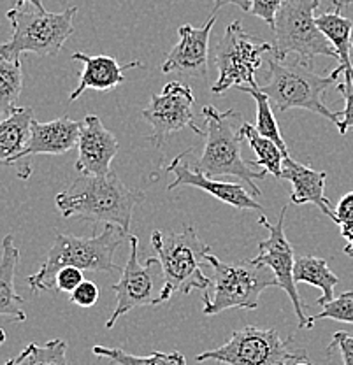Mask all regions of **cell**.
<instances>
[{"label":"cell","mask_w":353,"mask_h":365,"mask_svg":"<svg viewBox=\"0 0 353 365\" xmlns=\"http://www.w3.org/2000/svg\"><path fill=\"white\" fill-rule=\"evenodd\" d=\"M79 132H81V121H74L66 116L46 123L34 120L29 144L14 165L18 167V176L26 180L32 174L30 158L34 155H63L78 148Z\"/></svg>","instance_id":"9a60e30c"},{"label":"cell","mask_w":353,"mask_h":365,"mask_svg":"<svg viewBox=\"0 0 353 365\" xmlns=\"http://www.w3.org/2000/svg\"><path fill=\"white\" fill-rule=\"evenodd\" d=\"M203 116L206 120V143H204L203 155H200L197 167L206 176H234L245 181L253 190V195L260 197L262 192L255 181L264 180L267 170H255L253 162H246L241 157L242 143V123L234 109L218 111L215 106H206L203 109Z\"/></svg>","instance_id":"3957f363"},{"label":"cell","mask_w":353,"mask_h":365,"mask_svg":"<svg viewBox=\"0 0 353 365\" xmlns=\"http://www.w3.org/2000/svg\"><path fill=\"white\" fill-rule=\"evenodd\" d=\"M128 242H131V255H128L127 264L120 279L111 284V290L116 294V307L111 318L106 322V329H113L118 319L135 307L162 304L160 295L164 290V271H162L160 260L153 257L141 264L138 255L139 239L131 234Z\"/></svg>","instance_id":"8fae6325"},{"label":"cell","mask_w":353,"mask_h":365,"mask_svg":"<svg viewBox=\"0 0 353 365\" xmlns=\"http://www.w3.org/2000/svg\"><path fill=\"white\" fill-rule=\"evenodd\" d=\"M294 365H311V362H309V360H305V362H297V364H294Z\"/></svg>","instance_id":"f35d334b"},{"label":"cell","mask_w":353,"mask_h":365,"mask_svg":"<svg viewBox=\"0 0 353 365\" xmlns=\"http://www.w3.org/2000/svg\"><path fill=\"white\" fill-rule=\"evenodd\" d=\"M78 7H67L62 13H49L44 7L32 4H16L7 11V20L13 26V36L2 44L0 55L6 58H20L21 53H36L39 56H55L74 34V14Z\"/></svg>","instance_id":"8992f818"},{"label":"cell","mask_w":353,"mask_h":365,"mask_svg":"<svg viewBox=\"0 0 353 365\" xmlns=\"http://www.w3.org/2000/svg\"><path fill=\"white\" fill-rule=\"evenodd\" d=\"M332 4L336 9L341 11V9H344V7L353 6V0H332Z\"/></svg>","instance_id":"d590c367"},{"label":"cell","mask_w":353,"mask_h":365,"mask_svg":"<svg viewBox=\"0 0 353 365\" xmlns=\"http://www.w3.org/2000/svg\"><path fill=\"white\" fill-rule=\"evenodd\" d=\"M187 151L181 153L180 157L174 158L165 167V170L174 174V181L167 185L169 192L176 190L178 186H193V188H199L203 192L210 193L211 197L218 199L220 202L230 205V207L245 209V211H264V207L253 199L252 193L246 192L242 185H239V182L213 180V178L206 176L199 167L190 165L187 160H185Z\"/></svg>","instance_id":"5bb4252c"},{"label":"cell","mask_w":353,"mask_h":365,"mask_svg":"<svg viewBox=\"0 0 353 365\" xmlns=\"http://www.w3.org/2000/svg\"><path fill=\"white\" fill-rule=\"evenodd\" d=\"M350 63L353 67V41H352V48H350Z\"/></svg>","instance_id":"74e56055"},{"label":"cell","mask_w":353,"mask_h":365,"mask_svg":"<svg viewBox=\"0 0 353 365\" xmlns=\"http://www.w3.org/2000/svg\"><path fill=\"white\" fill-rule=\"evenodd\" d=\"M193 101L195 98L192 88L178 81L167 83L162 93L151 95L150 106L143 109L141 116L150 123V140L155 146L160 148L167 137L183 128H192L200 137L206 135V132L200 130L193 120Z\"/></svg>","instance_id":"7c38bea8"},{"label":"cell","mask_w":353,"mask_h":365,"mask_svg":"<svg viewBox=\"0 0 353 365\" xmlns=\"http://www.w3.org/2000/svg\"><path fill=\"white\" fill-rule=\"evenodd\" d=\"M237 90L245 91V93L252 95V97L255 98V104H257L255 128L257 130H259L264 137H267V139L275 140V143L282 148L285 158L290 157V155H288L287 144H285V140H283L282 132H280V125H278V121H276L275 109H272L271 101H269L267 95L260 90V86H257V88H253V86H239Z\"/></svg>","instance_id":"83f0119b"},{"label":"cell","mask_w":353,"mask_h":365,"mask_svg":"<svg viewBox=\"0 0 353 365\" xmlns=\"http://www.w3.org/2000/svg\"><path fill=\"white\" fill-rule=\"evenodd\" d=\"M283 6V0H252V9L250 13L253 16L260 18L262 21L267 23L271 29H275L276 16Z\"/></svg>","instance_id":"4dcf8cb0"},{"label":"cell","mask_w":353,"mask_h":365,"mask_svg":"<svg viewBox=\"0 0 353 365\" xmlns=\"http://www.w3.org/2000/svg\"><path fill=\"white\" fill-rule=\"evenodd\" d=\"M24 90V68H21L20 58H6L0 60V113L4 118L7 116L14 108L16 101L20 98Z\"/></svg>","instance_id":"4316f807"},{"label":"cell","mask_w":353,"mask_h":365,"mask_svg":"<svg viewBox=\"0 0 353 365\" xmlns=\"http://www.w3.org/2000/svg\"><path fill=\"white\" fill-rule=\"evenodd\" d=\"M143 200L144 192L125 186L115 170L104 176L83 174L55 197L56 207L63 218L116 225L127 234L135 205Z\"/></svg>","instance_id":"6da1fadb"},{"label":"cell","mask_w":353,"mask_h":365,"mask_svg":"<svg viewBox=\"0 0 353 365\" xmlns=\"http://www.w3.org/2000/svg\"><path fill=\"white\" fill-rule=\"evenodd\" d=\"M320 319H334V322L352 323L353 325V292H343L336 299L322 306V311L314 317L307 318V330L314 327Z\"/></svg>","instance_id":"f1b7e54d"},{"label":"cell","mask_w":353,"mask_h":365,"mask_svg":"<svg viewBox=\"0 0 353 365\" xmlns=\"http://www.w3.org/2000/svg\"><path fill=\"white\" fill-rule=\"evenodd\" d=\"M223 6H237L242 11H246V13H250V9H252V0H215V6H213L211 13L218 14L220 7Z\"/></svg>","instance_id":"e575fe53"},{"label":"cell","mask_w":353,"mask_h":365,"mask_svg":"<svg viewBox=\"0 0 353 365\" xmlns=\"http://www.w3.org/2000/svg\"><path fill=\"white\" fill-rule=\"evenodd\" d=\"M98 297H101V288L93 283V281L85 279L74 292L69 295L71 302L79 307H92L97 304Z\"/></svg>","instance_id":"1f68e13d"},{"label":"cell","mask_w":353,"mask_h":365,"mask_svg":"<svg viewBox=\"0 0 353 365\" xmlns=\"http://www.w3.org/2000/svg\"><path fill=\"white\" fill-rule=\"evenodd\" d=\"M282 180L290 181L292 193L290 202L295 205L313 204L334 220V207L330 200L325 197V181H327V173L322 170H313L311 165L299 163L290 157L285 158Z\"/></svg>","instance_id":"d6986e66"},{"label":"cell","mask_w":353,"mask_h":365,"mask_svg":"<svg viewBox=\"0 0 353 365\" xmlns=\"http://www.w3.org/2000/svg\"><path fill=\"white\" fill-rule=\"evenodd\" d=\"M116 137L104 127L102 120L88 114L81 121L76 169L86 176H104L111 173V162L118 153Z\"/></svg>","instance_id":"e0dca14e"},{"label":"cell","mask_w":353,"mask_h":365,"mask_svg":"<svg viewBox=\"0 0 353 365\" xmlns=\"http://www.w3.org/2000/svg\"><path fill=\"white\" fill-rule=\"evenodd\" d=\"M330 85H337L332 74L318 76L313 71V62L295 58L292 62L269 58V76L260 90L271 101L275 113H285L288 109H305L320 114L325 120L339 123L341 114L334 113L325 106L324 95Z\"/></svg>","instance_id":"277c9868"},{"label":"cell","mask_w":353,"mask_h":365,"mask_svg":"<svg viewBox=\"0 0 353 365\" xmlns=\"http://www.w3.org/2000/svg\"><path fill=\"white\" fill-rule=\"evenodd\" d=\"M320 0H283L276 16L272 58L285 60L290 53L305 60L314 56L337 58L336 49L317 25V13Z\"/></svg>","instance_id":"9c48e42d"},{"label":"cell","mask_w":353,"mask_h":365,"mask_svg":"<svg viewBox=\"0 0 353 365\" xmlns=\"http://www.w3.org/2000/svg\"><path fill=\"white\" fill-rule=\"evenodd\" d=\"M20 264V250L14 246L13 234H7L2 245V260H0V314L13 318L14 322H25V300L16 294L14 274Z\"/></svg>","instance_id":"44dd1931"},{"label":"cell","mask_w":353,"mask_h":365,"mask_svg":"<svg viewBox=\"0 0 353 365\" xmlns=\"http://www.w3.org/2000/svg\"><path fill=\"white\" fill-rule=\"evenodd\" d=\"M6 365H71L67 360V342L62 339H51L46 344L30 342Z\"/></svg>","instance_id":"484cf974"},{"label":"cell","mask_w":353,"mask_h":365,"mask_svg":"<svg viewBox=\"0 0 353 365\" xmlns=\"http://www.w3.org/2000/svg\"><path fill=\"white\" fill-rule=\"evenodd\" d=\"M332 351H339L341 359H343L344 365H353V336L348 332H336L332 336V341L327 346V355Z\"/></svg>","instance_id":"d6a6232c"},{"label":"cell","mask_w":353,"mask_h":365,"mask_svg":"<svg viewBox=\"0 0 353 365\" xmlns=\"http://www.w3.org/2000/svg\"><path fill=\"white\" fill-rule=\"evenodd\" d=\"M265 53H272L271 43L246 32L239 20L230 23L216 46L215 63L218 67V79L211 86L213 93H223L239 86L257 88L259 83L255 74Z\"/></svg>","instance_id":"30bf717a"},{"label":"cell","mask_w":353,"mask_h":365,"mask_svg":"<svg viewBox=\"0 0 353 365\" xmlns=\"http://www.w3.org/2000/svg\"><path fill=\"white\" fill-rule=\"evenodd\" d=\"M317 25L337 53V62H339V66L334 68L330 74L336 79L339 78V74H344V81L353 83V67L350 63L353 21L350 18L343 16L339 9H334L330 13L317 16Z\"/></svg>","instance_id":"ffe728a7"},{"label":"cell","mask_w":353,"mask_h":365,"mask_svg":"<svg viewBox=\"0 0 353 365\" xmlns=\"http://www.w3.org/2000/svg\"><path fill=\"white\" fill-rule=\"evenodd\" d=\"M285 215H287V205L282 207L276 223H271L265 216H260L259 223L269 232V237L259 245V255L253 258V262L271 269L276 276V281H278V287L283 288L287 295L290 297L295 317L299 319V329H307L305 304L299 297L297 283L294 279V267L297 258H295L294 248H292L290 241L285 234Z\"/></svg>","instance_id":"4fadbf2b"},{"label":"cell","mask_w":353,"mask_h":365,"mask_svg":"<svg viewBox=\"0 0 353 365\" xmlns=\"http://www.w3.org/2000/svg\"><path fill=\"white\" fill-rule=\"evenodd\" d=\"M294 279L295 283H305L317 287L322 290V297L317 300L318 306L334 300V287L339 283V277L330 271L327 260L320 257H313V255H305L295 260L294 267Z\"/></svg>","instance_id":"603a6c76"},{"label":"cell","mask_w":353,"mask_h":365,"mask_svg":"<svg viewBox=\"0 0 353 365\" xmlns=\"http://www.w3.org/2000/svg\"><path fill=\"white\" fill-rule=\"evenodd\" d=\"M16 4H32L36 7H44L43 0H16Z\"/></svg>","instance_id":"8d00e7d4"},{"label":"cell","mask_w":353,"mask_h":365,"mask_svg":"<svg viewBox=\"0 0 353 365\" xmlns=\"http://www.w3.org/2000/svg\"><path fill=\"white\" fill-rule=\"evenodd\" d=\"M92 353L98 359L109 360L116 365H187V359L181 351H153L148 356L131 355L121 348H108V346H93Z\"/></svg>","instance_id":"d4e9b609"},{"label":"cell","mask_w":353,"mask_h":365,"mask_svg":"<svg viewBox=\"0 0 353 365\" xmlns=\"http://www.w3.org/2000/svg\"><path fill=\"white\" fill-rule=\"evenodd\" d=\"M127 232L116 225H106L101 234L92 237L58 234L49 248L41 269L26 277L32 292H48L56 287V274L63 267H78L81 271L115 272L118 265L113 260L116 250L128 239Z\"/></svg>","instance_id":"7a4b0ae2"},{"label":"cell","mask_w":353,"mask_h":365,"mask_svg":"<svg viewBox=\"0 0 353 365\" xmlns=\"http://www.w3.org/2000/svg\"><path fill=\"white\" fill-rule=\"evenodd\" d=\"M337 91L344 98V109L341 111V120L336 125L341 135H347L348 130L353 132V83H337Z\"/></svg>","instance_id":"f546056e"},{"label":"cell","mask_w":353,"mask_h":365,"mask_svg":"<svg viewBox=\"0 0 353 365\" xmlns=\"http://www.w3.org/2000/svg\"><path fill=\"white\" fill-rule=\"evenodd\" d=\"M74 62H81L83 68L79 72V83L74 91H71L69 102L78 101L86 90H97V91H109L115 90L116 86L123 85L125 74L123 71L128 68L141 67V62H132L120 66L115 56L109 55H98L90 56L85 53H74L72 55Z\"/></svg>","instance_id":"ac0fdd59"},{"label":"cell","mask_w":353,"mask_h":365,"mask_svg":"<svg viewBox=\"0 0 353 365\" xmlns=\"http://www.w3.org/2000/svg\"><path fill=\"white\" fill-rule=\"evenodd\" d=\"M83 281H85L83 271L78 267H63L56 274V288L66 294H72Z\"/></svg>","instance_id":"836d02e7"},{"label":"cell","mask_w":353,"mask_h":365,"mask_svg":"<svg viewBox=\"0 0 353 365\" xmlns=\"http://www.w3.org/2000/svg\"><path fill=\"white\" fill-rule=\"evenodd\" d=\"M151 248L164 271V290L160 300L167 302L174 294L188 295L192 290H208L211 277L203 272V264L211 246L200 241L199 234L192 225H187L178 234L151 232Z\"/></svg>","instance_id":"52a82bcc"},{"label":"cell","mask_w":353,"mask_h":365,"mask_svg":"<svg viewBox=\"0 0 353 365\" xmlns=\"http://www.w3.org/2000/svg\"><path fill=\"white\" fill-rule=\"evenodd\" d=\"M242 137L248 140L250 148L255 151L257 160L255 163L257 167H262V170H267L269 174H272L275 178L282 180L283 174V162H285V155L282 151V148L275 143V140L267 139L257 130L253 125L250 123H242Z\"/></svg>","instance_id":"cb8c5ba5"},{"label":"cell","mask_w":353,"mask_h":365,"mask_svg":"<svg viewBox=\"0 0 353 365\" xmlns=\"http://www.w3.org/2000/svg\"><path fill=\"white\" fill-rule=\"evenodd\" d=\"M32 108H14L0 123L2 165H16L32 134Z\"/></svg>","instance_id":"7402d4cb"},{"label":"cell","mask_w":353,"mask_h":365,"mask_svg":"<svg viewBox=\"0 0 353 365\" xmlns=\"http://www.w3.org/2000/svg\"><path fill=\"white\" fill-rule=\"evenodd\" d=\"M216 23V13H211L210 20L200 29L192 25H181L178 29L180 43L167 53L165 62L162 63V72H180L187 76H204L208 71V56H210V36Z\"/></svg>","instance_id":"2e32d148"},{"label":"cell","mask_w":353,"mask_h":365,"mask_svg":"<svg viewBox=\"0 0 353 365\" xmlns=\"http://www.w3.org/2000/svg\"><path fill=\"white\" fill-rule=\"evenodd\" d=\"M294 337L283 339L276 330L246 325L235 330L223 346L195 356L197 362L225 365H294L307 360L305 348L290 349Z\"/></svg>","instance_id":"ba28073f"},{"label":"cell","mask_w":353,"mask_h":365,"mask_svg":"<svg viewBox=\"0 0 353 365\" xmlns=\"http://www.w3.org/2000/svg\"><path fill=\"white\" fill-rule=\"evenodd\" d=\"M204 262L213 267L211 287L203 297V313L206 317H215L234 307L257 309L262 292L278 287L271 269L253 260L225 264L210 251Z\"/></svg>","instance_id":"5b68a950"}]
</instances>
